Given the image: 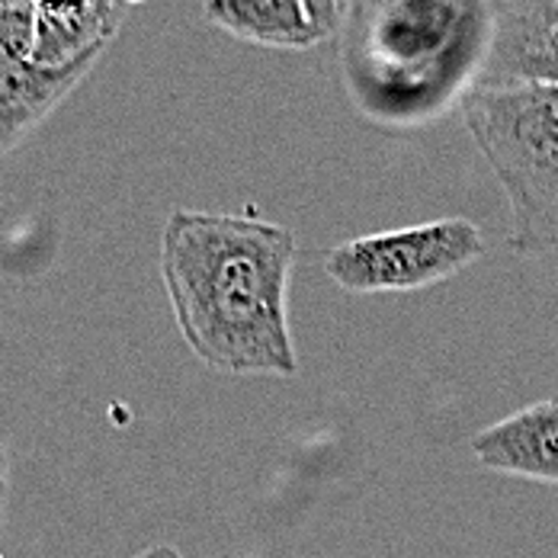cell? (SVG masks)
Instances as JSON below:
<instances>
[{"mask_svg":"<svg viewBox=\"0 0 558 558\" xmlns=\"http://www.w3.org/2000/svg\"><path fill=\"white\" fill-rule=\"evenodd\" d=\"M158 264L173 322L199 363L225 376L299 373L286 308L295 234L286 225L173 209Z\"/></svg>","mask_w":558,"mask_h":558,"instance_id":"obj_1","label":"cell"},{"mask_svg":"<svg viewBox=\"0 0 558 558\" xmlns=\"http://www.w3.org/2000/svg\"><path fill=\"white\" fill-rule=\"evenodd\" d=\"M462 119L510 203V251L558 254V84L472 87Z\"/></svg>","mask_w":558,"mask_h":558,"instance_id":"obj_2","label":"cell"},{"mask_svg":"<svg viewBox=\"0 0 558 558\" xmlns=\"http://www.w3.org/2000/svg\"><path fill=\"white\" fill-rule=\"evenodd\" d=\"M485 254L482 228L469 219H437L363 234L325 254V274L343 292H417L462 274Z\"/></svg>","mask_w":558,"mask_h":558,"instance_id":"obj_3","label":"cell"},{"mask_svg":"<svg viewBox=\"0 0 558 558\" xmlns=\"http://www.w3.org/2000/svg\"><path fill=\"white\" fill-rule=\"evenodd\" d=\"M558 84V0H488L475 87Z\"/></svg>","mask_w":558,"mask_h":558,"instance_id":"obj_4","label":"cell"},{"mask_svg":"<svg viewBox=\"0 0 558 558\" xmlns=\"http://www.w3.org/2000/svg\"><path fill=\"white\" fill-rule=\"evenodd\" d=\"M472 456L488 472L558 485V401H536L472 437Z\"/></svg>","mask_w":558,"mask_h":558,"instance_id":"obj_5","label":"cell"},{"mask_svg":"<svg viewBox=\"0 0 558 558\" xmlns=\"http://www.w3.org/2000/svg\"><path fill=\"white\" fill-rule=\"evenodd\" d=\"M100 56H84L71 64L23 61L0 68V161L16 151L74 87L94 71Z\"/></svg>","mask_w":558,"mask_h":558,"instance_id":"obj_6","label":"cell"},{"mask_svg":"<svg viewBox=\"0 0 558 558\" xmlns=\"http://www.w3.org/2000/svg\"><path fill=\"white\" fill-rule=\"evenodd\" d=\"M39 23L36 61L71 64L84 56H104L125 23L122 0H29Z\"/></svg>","mask_w":558,"mask_h":558,"instance_id":"obj_7","label":"cell"},{"mask_svg":"<svg viewBox=\"0 0 558 558\" xmlns=\"http://www.w3.org/2000/svg\"><path fill=\"white\" fill-rule=\"evenodd\" d=\"M203 16L228 36L267 49H312L325 43L302 0H206Z\"/></svg>","mask_w":558,"mask_h":558,"instance_id":"obj_8","label":"cell"},{"mask_svg":"<svg viewBox=\"0 0 558 558\" xmlns=\"http://www.w3.org/2000/svg\"><path fill=\"white\" fill-rule=\"evenodd\" d=\"M39 23L33 3H7L0 7V68L36 61Z\"/></svg>","mask_w":558,"mask_h":558,"instance_id":"obj_9","label":"cell"},{"mask_svg":"<svg viewBox=\"0 0 558 558\" xmlns=\"http://www.w3.org/2000/svg\"><path fill=\"white\" fill-rule=\"evenodd\" d=\"M132 558H183L173 546H151V549H145V553H138V556Z\"/></svg>","mask_w":558,"mask_h":558,"instance_id":"obj_10","label":"cell"},{"mask_svg":"<svg viewBox=\"0 0 558 558\" xmlns=\"http://www.w3.org/2000/svg\"><path fill=\"white\" fill-rule=\"evenodd\" d=\"M3 501H7V452L0 444V523H3Z\"/></svg>","mask_w":558,"mask_h":558,"instance_id":"obj_11","label":"cell"},{"mask_svg":"<svg viewBox=\"0 0 558 558\" xmlns=\"http://www.w3.org/2000/svg\"><path fill=\"white\" fill-rule=\"evenodd\" d=\"M7 3H26V0H0V7H7Z\"/></svg>","mask_w":558,"mask_h":558,"instance_id":"obj_12","label":"cell"},{"mask_svg":"<svg viewBox=\"0 0 558 558\" xmlns=\"http://www.w3.org/2000/svg\"><path fill=\"white\" fill-rule=\"evenodd\" d=\"M125 7H135V3H142V0H122Z\"/></svg>","mask_w":558,"mask_h":558,"instance_id":"obj_13","label":"cell"},{"mask_svg":"<svg viewBox=\"0 0 558 558\" xmlns=\"http://www.w3.org/2000/svg\"><path fill=\"white\" fill-rule=\"evenodd\" d=\"M0 558H3V556H0Z\"/></svg>","mask_w":558,"mask_h":558,"instance_id":"obj_14","label":"cell"}]
</instances>
